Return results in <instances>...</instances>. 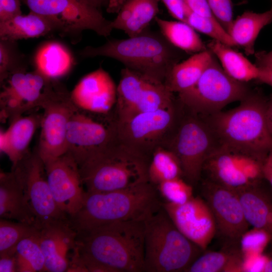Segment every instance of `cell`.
Masks as SVG:
<instances>
[{
  "mask_svg": "<svg viewBox=\"0 0 272 272\" xmlns=\"http://www.w3.org/2000/svg\"><path fill=\"white\" fill-rule=\"evenodd\" d=\"M42 115L32 114L11 121L8 128L0 132L1 152L6 154L14 167L29 153L28 147L40 125Z\"/></svg>",
  "mask_w": 272,
  "mask_h": 272,
  "instance_id": "cell-22",
  "label": "cell"
},
{
  "mask_svg": "<svg viewBox=\"0 0 272 272\" xmlns=\"http://www.w3.org/2000/svg\"><path fill=\"white\" fill-rule=\"evenodd\" d=\"M29 9L48 20L55 32L75 42L83 31L92 30L107 37L113 30L111 21L87 0H22Z\"/></svg>",
  "mask_w": 272,
  "mask_h": 272,
  "instance_id": "cell-9",
  "label": "cell"
},
{
  "mask_svg": "<svg viewBox=\"0 0 272 272\" xmlns=\"http://www.w3.org/2000/svg\"><path fill=\"white\" fill-rule=\"evenodd\" d=\"M266 117L268 128L272 138V94L267 101Z\"/></svg>",
  "mask_w": 272,
  "mask_h": 272,
  "instance_id": "cell-48",
  "label": "cell"
},
{
  "mask_svg": "<svg viewBox=\"0 0 272 272\" xmlns=\"http://www.w3.org/2000/svg\"><path fill=\"white\" fill-rule=\"evenodd\" d=\"M250 92L245 83L226 73L214 55L196 83L178 94L177 100L190 111L208 116L222 110L232 102L241 101Z\"/></svg>",
  "mask_w": 272,
  "mask_h": 272,
  "instance_id": "cell-10",
  "label": "cell"
},
{
  "mask_svg": "<svg viewBox=\"0 0 272 272\" xmlns=\"http://www.w3.org/2000/svg\"><path fill=\"white\" fill-rule=\"evenodd\" d=\"M272 246V242H270ZM268 256H269L270 257L272 258V246H271V249L270 251H269L267 253H266Z\"/></svg>",
  "mask_w": 272,
  "mask_h": 272,
  "instance_id": "cell-52",
  "label": "cell"
},
{
  "mask_svg": "<svg viewBox=\"0 0 272 272\" xmlns=\"http://www.w3.org/2000/svg\"><path fill=\"white\" fill-rule=\"evenodd\" d=\"M216 19L228 32L233 21L232 0H206Z\"/></svg>",
  "mask_w": 272,
  "mask_h": 272,
  "instance_id": "cell-40",
  "label": "cell"
},
{
  "mask_svg": "<svg viewBox=\"0 0 272 272\" xmlns=\"http://www.w3.org/2000/svg\"><path fill=\"white\" fill-rule=\"evenodd\" d=\"M35 226L26 223L0 219V254L16 251L19 242L27 237L35 234Z\"/></svg>",
  "mask_w": 272,
  "mask_h": 272,
  "instance_id": "cell-36",
  "label": "cell"
},
{
  "mask_svg": "<svg viewBox=\"0 0 272 272\" xmlns=\"http://www.w3.org/2000/svg\"><path fill=\"white\" fill-rule=\"evenodd\" d=\"M20 0H0V22L21 15Z\"/></svg>",
  "mask_w": 272,
  "mask_h": 272,
  "instance_id": "cell-41",
  "label": "cell"
},
{
  "mask_svg": "<svg viewBox=\"0 0 272 272\" xmlns=\"http://www.w3.org/2000/svg\"><path fill=\"white\" fill-rule=\"evenodd\" d=\"M162 207L157 187L149 181L111 191H86L82 207L69 223L79 233L118 222H145Z\"/></svg>",
  "mask_w": 272,
  "mask_h": 272,
  "instance_id": "cell-2",
  "label": "cell"
},
{
  "mask_svg": "<svg viewBox=\"0 0 272 272\" xmlns=\"http://www.w3.org/2000/svg\"><path fill=\"white\" fill-rule=\"evenodd\" d=\"M0 217L36 227L35 217L14 171L0 173Z\"/></svg>",
  "mask_w": 272,
  "mask_h": 272,
  "instance_id": "cell-24",
  "label": "cell"
},
{
  "mask_svg": "<svg viewBox=\"0 0 272 272\" xmlns=\"http://www.w3.org/2000/svg\"><path fill=\"white\" fill-rule=\"evenodd\" d=\"M145 222L127 221L76 233V250L90 272L144 271Z\"/></svg>",
  "mask_w": 272,
  "mask_h": 272,
  "instance_id": "cell-1",
  "label": "cell"
},
{
  "mask_svg": "<svg viewBox=\"0 0 272 272\" xmlns=\"http://www.w3.org/2000/svg\"><path fill=\"white\" fill-rule=\"evenodd\" d=\"M228 246L220 251L202 253L185 272H227L231 264L242 255L238 244Z\"/></svg>",
  "mask_w": 272,
  "mask_h": 272,
  "instance_id": "cell-33",
  "label": "cell"
},
{
  "mask_svg": "<svg viewBox=\"0 0 272 272\" xmlns=\"http://www.w3.org/2000/svg\"><path fill=\"white\" fill-rule=\"evenodd\" d=\"M214 56L207 49L175 63L167 76L165 85L173 93L179 94L190 89L201 77Z\"/></svg>",
  "mask_w": 272,
  "mask_h": 272,
  "instance_id": "cell-26",
  "label": "cell"
},
{
  "mask_svg": "<svg viewBox=\"0 0 272 272\" xmlns=\"http://www.w3.org/2000/svg\"><path fill=\"white\" fill-rule=\"evenodd\" d=\"M271 239L263 230L253 228L248 229L241 237L240 248L244 257L263 254Z\"/></svg>",
  "mask_w": 272,
  "mask_h": 272,
  "instance_id": "cell-39",
  "label": "cell"
},
{
  "mask_svg": "<svg viewBox=\"0 0 272 272\" xmlns=\"http://www.w3.org/2000/svg\"><path fill=\"white\" fill-rule=\"evenodd\" d=\"M43 110L40 134L36 150L44 162L66 153L67 126L72 115L79 109L70 93L57 80L52 81L40 105Z\"/></svg>",
  "mask_w": 272,
  "mask_h": 272,
  "instance_id": "cell-11",
  "label": "cell"
},
{
  "mask_svg": "<svg viewBox=\"0 0 272 272\" xmlns=\"http://www.w3.org/2000/svg\"><path fill=\"white\" fill-rule=\"evenodd\" d=\"M270 1L271 2V8H270V10H271V11H272V0H270Z\"/></svg>",
  "mask_w": 272,
  "mask_h": 272,
  "instance_id": "cell-53",
  "label": "cell"
},
{
  "mask_svg": "<svg viewBox=\"0 0 272 272\" xmlns=\"http://www.w3.org/2000/svg\"><path fill=\"white\" fill-rule=\"evenodd\" d=\"M25 56L19 50L16 41L0 39V82L11 74L26 71Z\"/></svg>",
  "mask_w": 272,
  "mask_h": 272,
  "instance_id": "cell-37",
  "label": "cell"
},
{
  "mask_svg": "<svg viewBox=\"0 0 272 272\" xmlns=\"http://www.w3.org/2000/svg\"><path fill=\"white\" fill-rule=\"evenodd\" d=\"M201 194L214 215L217 233L229 244H238L250 225L236 190L207 179L202 183Z\"/></svg>",
  "mask_w": 272,
  "mask_h": 272,
  "instance_id": "cell-16",
  "label": "cell"
},
{
  "mask_svg": "<svg viewBox=\"0 0 272 272\" xmlns=\"http://www.w3.org/2000/svg\"><path fill=\"white\" fill-rule=\"evenodd\" d=\"M126 0H109L106 11L109 13H117Z\"/></svg>",
  "mask_w": 272,
  "mask_h": 272,
  "instance_id": "cell-47",
  "label": "cell"
},
{
  "mask_svg": "<svg viewBox=\"0 0 272 272\" xmlns=\"http://www.w3.org/2000/svg\"><path fill=\"white\" fill-rule=\"evenodd\" d=\"M265 260L262 271L272 272V258L265 254Z\"/></svg>",
  "mask_w": 272,
  "mask_h": 272,
  "instance_id": "cell-50",
  "label": "cell"
},
{
  "mask_svg": "<svg viewBox=\"0 0 272 272\" xmlns=\"http://www.w3.org/2000/svg\"><path fill=\"white\" fill-rule=\"evenodd\" d=\"M207 48L218 58L224 71L232 79L242 83L257 80L259 68L232 47L213 40L208 44Z\"/></svg>",
  "mask_w": 272,
  "mask_h": 272,
  "instance_id": "cell-28",
  "label": "cell"
},
{
  "mask_svg": "<svg viewBox=\"0 0 272 272\" xmlns=\"http://www.w3.org/2000/svg\"><path fill=\"white\" fill-rule=\"evenodd\" d=\"M208 179L237 189L262 181V163L246 154L219 146L205 161Z\"/></svg>",
  "mask_w": 272,
  "mask_h": 272,
  "instance_id": "cell-14",
  "label": "cell"
},
{
  "mask_svg": "<svg viewBox=\"0 0 272 272\" xmlns=\"http://www.w3.org/2000/svg\"><path fill=\"white\" fill-rule=\"evenodd\" d=\"M177 49L161 33L146 30L126 39L108 40L100 46H87L80 54L86 58L106 56L115 59L125 67L164 83L171 69L178 62Z\"/></svg>",
  "mask_w": 272,
  "mask_h": 272,
  "instance_id": "cell-4",
  "label": "cell"
},
{
  "mask_svg": "<svg viewBox=\"0 0 272 272\" xmlns=\"http://www.w3.org/2000/svg\"><path fill=\"white\" fill-rule=\"evenodd\" d=\"M149 182L157 186L162 182L183 177L182 166L175 154L165 147L153 153L148 167Z\"/></svg>",
  "mask_w": 272,
  "mask_h": 272,
  "instance_id": "cell-32",
  "label": "cell"
},
{
  "mask_svg": "<svg viewBox=\"0 0 272 272\" xmlns=\"http://www.w3.org/2000/svg\"><path fill=\"white\" fill-rule=\"evenodd\" d=\"M185 23L195 31L232 47L237 46L228 32L215 18L197 14L185 4Z\"/></svg>",
  "mask_w": 272,
  "mask_h": 272,
  "instance_id": "cell-35",
  "label": "cell"
},
{
  "mask_svg": "<svg viewBox=\"0 0 272 272\" xmlns=\"http://www.w3.org/2000/svg\"><path fill=\"white\" fill-rule=\"evenodd\" d=\"M262 169L272 171V151L269 153L263 162Z\"/></svg>",
  "mask_w": 272,
  "mask_h": 272,
  "instance_id": "cell-49",
  "label": "cell"
},
{
  "mask_svg": "<svg viewBox=\"0 0 272 272\" xmlns=\"http://www.w3.org/2000/svg\"><path fill=\"white\" fill-rule=\"evenodd\" d=\"M52 80L36 70L19 71L1 83L0 117L2 121L21 116L25 112L40 106Z\"/></svg>",
  "mask_w": 272,
  "mask_h": 272,
  "instance_id": "cell-15",
  "label": "cell"
},
{
  "mask_svg": "<svg viewBox=\"0 0 272 272\" xmlns=\"http://www.w3.org/2000/svg\"><path fill=\"white\" fill-rule=\"evenodd\" d=\"M203 252L176 228L162 207L145 221L144 271H185Z\"/></svg>",
  "mask_w": 272,
  "mask_h": 272,
  "instance_id": "cell-6",
  "label": "cell"
},
{
  "mask_svg": "<svg viewBox=\"0 0 272 272\" xmlns=\"http://www.w3.org/2000/svg\"><path fill=\"white\" fill-rule=\"evenodd\" d=\"M0 271H17V260L16 251L0 254Z\"/></svg>",
  "mask_w": 272,
  "mask_h": 272,
  "instance_id": "cell-43",
  "label": "cell"
},
{
  "mask_svg": "<svg viewBox=\"0 0 272 272\" xmlns=\"http://www.w3.org/2000/svg\"><path fill=\"white\" fill-rule=\"evenodd\" d=\"M37 237L45 258L44 271H68L76 247V232L69 221L52 223L38 229Z\"/></svg>",
  "mask_w": 272,
  "mask_h": 272,
  "instance_id": "cell-21",
  "label": "cell"
},
{
  "mask_svg": "<svg viewBox=\"0 0 272 272\" xmlns=\"http://www.w3.org/2000/svg\"><path fill=\"white\" fill-rule=\"evenodd\" d=\"M159 0H126L111 21L113 29L124 32L128 37L146 30L159 13Z\"/></svg>",
  "mask_w": 272,
  "mask_h": 272,
  "instance_id": "cell-25",
  "label": "cell"
},
{
  "mask_svg": "<svg viewBox=\"0 0 272 272\" xmlns=\"http://www.w3.org/2000/svg\"><path fill=\"white\" fill-rule=\"evenodd\" d=\"M182 109L176 100L169 106L139 114L124 121L114 120L117 139L126 147L150 160L156 149L167 148Z\"/></svg>",
  "mask_w": 272,
  "mask_h": 272,
  "instance_id": "cell-7",
  "label": "cell"
},
{
  "mask_svg": "<svg viewBox=\"0 0 272 272\" xmlns=\"http://www.w3.org/2000/svg\"><path fill=\"white\" fill-rule=\"evenodd\" d=\"M162 207L176 228L203 251L217 234L213 213L203 198L193 196L187 202L176 205L165 202Z\"/></svg>",
  "mask_w": 272,
  "mask_h": 272,
  "instance_id": "cell-19",
  "label": "cell"
},
{
  "mask_svg": "<svg viewBox=\"0 0 272 272\" xmlns=\"http://www.w3.org/2000/svg\"><path fill=\"white\" fill-rule=\"evenodd\" d=\"M26 200L33 213L38 229L47 224L69 221L57 206L50 189L44 163L36 150L29 153L14 167Z\"/></svg>",
  "mask_w": 272,
  "mask_h": 272,
  "instance_id": "cell-13",
  "label": "cell"
},
{
  "mask_svg": "<svg viewBox=\"0 0 272 272\" xmlns=\"http://www.w3.org/2000/svg\"><path fill=\"white\" fill-rule=\"evenodd\" d=\"M70 95L79 110L107 114L116 104L117 87L110 75L99 68L84 77Z\"/></svg>",
  "mask_w": 272,
  "mask_h": 272,
  "instance_id": "cell-20",
  "label": "cell"
},
{
  "mask_svg": "<svg viewBox=\"0 0 272 272\" xmlns=\"http://www.w3.org/2000/svg\"><path fill=\"white\" fill-rule=\"evenodd\" d=\"M182 106L176 128L167 148L177 156L183 177L192 185L199 181L205 161L219 145L205 118Z\"/></svg>",
  "mask_w": 272,
  "mask_h": 272,
  "instance_id": "cell-8",
  "label": "cell"
},
{
  "mask_svg": "<svg viewBox=\"0 0 272 272\" xmlns=\"http://www.w3.org/2000/svg\"><path fill=\"white\" fill-rule=\"evenodd\" d=\"M272 22V11L263 13L246 11L234 19L228 33L237 46L243 49L247 55L254 54L255 40L260 31Z\"/></svg>",
  "mask_w": 272,
  "mask_h": 272,
  "instance_id": "cell-27",
  "label": "cell"
},
{
  "mask_svg": "<svg viewBox=\"0 0 272 272\" xmlns=\"http://www.w3.org/2000/svg\"><path fill=\"white\" fill-rule=\"evenodd\" d=\"M87 1L93 6L99 9L102 6L104 5L106 3L107 4L108 2L107 0H87Z\"/></svg>",
  "mask_w": 272,
  "mask_h": 272,
  "instance_id": "cell-51",
  "label": "cell"
},
{
  "mask_svg": "<svg viewBox=\"0 0 272 272\" xmlns=\"http://www.w3.org/2000/svg\"><path fill=\"white\" fill-rule=\"evenodd\" d=\"M267 101L259 92H250L235 108L203 116L219 146L251 156L263 164L272 151L266 117Z\"/></svg>",
  "mask_w": 272,
  "mask_h": 272,
  "instance_id": "cell-3",
  "label": "cell"
},
{
  "mask_svg": "<svg viewBox=\"0 0 272 272\" xmlns=\"http://www.w3.org/2000/svg\"><path fill=\"white\" fill-rule=\"evenodd\" d=\"M161 33L173 46L187 53H196L208 49L195 30L187 23L155 19Z\"/></svg>",
  "mask_w": 272,
  "mask_h": 272,
  "instance_id": "cell-31",
  "label": "cell"
},
{
  "mask_svg": "<svg viewBox=\"0 0 272 272\" xmlns=\"http://www.w3.org/2000/svg\"><path fill=\"white\" fill-rule=\"evenodd\" d=\"M243 2L245 3L247 2L248 0H242Z\"/></svg>",
  "mask_w": 272,
  "mask_h": 272,
  "instance_id": "cell-54",
  "label": "cell"
},
{
  "mask_svg": "<svg viewBox=\"0 0 272 272\" xmlns=\"http://www.w3.org/2000/svg\"><path fill=\"white\" fill-rule=\"evenodd\" d=\"M255 64L260 69H272V50L260 51L255 54Z\"/></svg>",
  "mask_w": 272,
  "mask_h": 272,
  "instance_id": "cell-45",
  "label": "cell"
},
{
  "mask_svg": "<svg viewBox=\"0 0 272 272\" xmlns=\"http://www.w3.org/2000/svg\"><path fill=\"white\" fill-rule=\"evenodd\" d=\"M164 83L124 67L117 86L114 120L124 121L139 114L169 106L176 100Z\"/></svg>",
  "mask_w": 272,
  "mask_h": 272,
  "instance_id": "cell-12",
  "label": "cell"
},
{
  "mask_svg": "<svg viewBox=\"0 0 272 272\" xmlns=\"http://www.w3.org/2000/svg\"><path fill=\"white\" fill-rule=\"evenodd\" d=\"M55 32L52 25L42 16L30 11L0 22V39L16 41L37 38Z\"/></svg>",
  "mask_w": 272,
  "mask_h": 272,
  "instance_id": "cell-29",
  "label": "cell"
},
{
  "mask_svg": "<svg viewBox=\"0 0 272 272\" xmlns=\"http://www.w3.org/2000/svg\"><path fill=\"white\" fill-rule=\"evenodd\" d=\"M116 139L114 120L105 126L78 109L72 115L67 124L66 153L74 158L79 166Z\"/></svg>",
  "mask_w": 272,
  "mask_h": 272,
  "instance_id": "cell-17",
  "label": "cell"
},
{
  "mask_svg": "<svg viewBox=\"0 0 272 272\" xmlns=\"http://www.w3.org/2000/svg\"><path fill=\"white\" fill-rule=\"evenodd\" d=\"M37 232L21 240L16 248L17 271H44L45 258L39 245Z\"/></svg>",
  "mask_w": 272,
  "mask_h": 272,
  "instance_id": "cell-34",
  "label": "cell"
},
{
  "mask_svg": "<svg viewBox=\"0 0 272 272\" xmlns=\"http://www.w3.org/2000/svg\"><path fill=\"white\" fill-rule=\"evenodd\" d=\"M170 15L178 21L185 22V4L183 0H159Z\"/></svg>",
  "mask_w": 272,
  "mask_h": 272,
  "instance_id": "cell-42",
  "label": "cell"
},
{
  "mask_svg": "<svg viewBox=\"0 0 272 272\" xmlns=\"http://www.w3.org/2000/svg\"><path fill=\"white\" fill-rule=\"evenodd\" d=\"M259 75L256 80L272 87V69L259 68Z\"/></svg>",
  "mask_w": 272,
  "mask_h": 272,
  "instance_id": "cell-46",
  "label": "cell"
},
{
  "mask_svg": "<svg viewBox=\"0 0 272 272\" xmlns=\"http://www.w3.org/2000/svg\"><path fill=\"white\" fill-rule=\"evenodd\" d=\"M235 190L249 225L267 233L272 242V192L261 181Z\"/></svg>",
  "mask_w": 272,
  "mask_h": 272,
  "instance_id": "cell-23",
  "label": "cell"
},
{
  "mask_svg": "<svg viewBox=\"0 0 272 272\" xmlns=\"http://www.w3.org/2000/svg\"><path fill=\"white\" fill-rule=\"evenodd\" d=\"M150 161L116 139L79 167L86 191L107 192L149 181Z\"/></svg>",
  "mask_w": 272,
  "mask_h": 272,
  "instance_id": "cell-5",
  "label": "cell"
},
{
  "mask_svg": "<svg viewBox=\"0 0 272 272\" xmlns=\"http://www.w3.org/2000/svg\"><path fill=\"white\" fill-rule=\"evenodd\" d=\"M48 183L57 206L69 218L82 206L84 189L79 167L69 153L44 162Z\"/></svg>",
  "mask_w": 272,
  "mask_h": 272,
  "instance_id": "cell-18",
  "label": "cell"
},
{
  "mask_svg": "<svg viewBox=\"0 0 272 272\" xmlns=\"http://www.w3.org/2000/svg\"><path fill=\"white\" fill-rule=\"evenodd\" d=\"M183 1L188 8L194 12L205 16L215 18L206 0Z\"/></svg>",
  "mask_w": 272,
  "mask_h": 272,
  "instance_id": "cell-44",
  "label": "cell"
},
{
  "mask_svg": "<svg viewBox=\"0 0 272 272\" xmlns=\"http://www.w3.org/2000/svg\"><path fill=\"white\" fill-rule=\"evenodd\" d=\"M156 187L166 202L170 203L183 204L193 196L192 185L181 177L162 182Z\"/></svg>",
  "mask_w": 272,
  "mask_h": 272,
  "instance_id": "cell-38",
  "label": "cell"
},
{
  "mask_svg": "<svg viewBox=\"0 0 272 272\" xmlns=\"http://www.w3.org/2000/svg\"><path fill=\"white\" fill-rule=\"evenodd\" d=\"M36 70L46 78L57 80L66 75L73 64L68 49L57 42H49L41 46L35 56Z\"/></svg>",
  "mask_w": 272,
  "mask_h": 272,
  "instance_id": "cell-30",
  "label": "cell"
}]
</instances>
